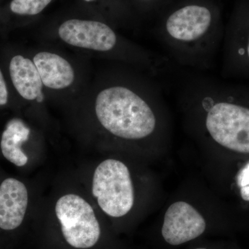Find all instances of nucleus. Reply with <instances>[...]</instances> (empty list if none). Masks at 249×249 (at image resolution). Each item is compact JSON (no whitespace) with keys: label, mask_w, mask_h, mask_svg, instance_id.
<instances>
[{"label":"nucleus","mask_w":249,"mask_h":249,"mask_svg":"<svg viewBox=\"0 0 249 249\" xmlns=\"http://www.w3.org/2000/svg\"><path fill=\"white\" fill-rule=\"evenodd\" d=\"M178 94L202 113L203 125L213 142L249 154V79L232 83L192 75L185 78Z\"/></svg>","instance_id":"f257e3e1"},{"label":"nucleus","mask_w":249,"mask_h":249,"mask_svg":"<svg viewBox=\"0 0 249 249\" xmlns=\"http://www.w3.org/2000/svg\"><path fill=\"white\" fill-rule=\"evenodd\" d=\"M224 36L211 9L191 4L170 14L157 37L178 65L206 71L213 66Z\"/></svg>","instance_id":"f03ea898"},{"label":"nucleus","mask_w":249,"mask_h":249,"mask_svg":"<svg viewBox=\"0 0 249 249\" xmlns=\"http://www.w3.org/2000/svg\"><path fill=\"white\" fill-rule=\"evenodd\" d=\"M162 92L157 82L147 80L142 90L126 85H111L98 93L95 112L111 135L128 141L157 135Z\"/></svg>","instance_id":"7ed1b4c3"},{"label":"nucleus","mask_w":249,"mask_h":249,"mask_svg":"<svg viewBox=\"0 0 249 249\" xmlns=\"http://www.w3.org/2000/svg\"><path fill=\"white\" fill-rule=\"evenodd\" d=\"M92 194L107 215L121 217L128 213L133 207L134 193L127 165L111 159L101 162L93 173Z\"/></svg>","instance_id":"20e7f679"},{"label":"nucleus","mask_w":249,"mask_h":249,"mask_svg":"<svg viewBox=\"0 0 249 249\" xmlns=\"http://www.w3.org/2000/svg\"><path fill=\"white\" fill-rule=\"evenodd\" d=\"M64 238L73 248H91L99 240L101 227L94 211L85 199L67 194L58 199L55 206Z\"/></svg>","instance_id":"39448f33"},{"label":"nucleus","mask_w":249,"mask_h":249,"mask_svg":"<svg viewBox=\"0 0 249 249\" xmlns=\"http://www.w3.org/2000/svg\"><path fill=\"white\" fill-rule=\"evenodd\" d=\"M58 35L69 45L99 52L116 50L119 43L114 30L98 21L69 19L59 27Z\"/></svg>","instance_id":"423d86ee"},{"label":"nucleus","mask_w":249,"mask_h":249,"mask_svg":"<svg viewBox=\"0 0 249 249\" xmlns=\"http://www.w3.org/2000/svg\"><path fill=\"white\" fill-rule=\"evenodd\" d=\"M221 73L225 79H249V18L228 28L223 39Z\"/></svg>","instance_id":"0eeeda50"},{"label":"nucleus","mask_w":249,"mask_h":249,"mask_svg":"<svg viewBox=\"0 0 249 249\" xmlns=\"http://www.w3.org/2000/svg\"><path fill=\"white\" fill-rule=\"evenodd\" d=\"M206 228L204 218L193 206L177 201L165 212L161 234L167 243L178 246L197 238Z\"/></svg>","instance_id":"6e6552de"},{"label":"nucleus","mask_w":249,"mask_h":249,"mask_svg":"<svg viewBox=\"0 0 249 249\" xmlns=\"http://www.w3.org/2000/svg\"><path fill=\"white\" fill-rule=\"evenodd\" d=\"M27 187L14 178L0 185V229L12 231L22 224L28 207Z\"/></svg>","instance_id":"1a4fd4ad"},{"label":"nucleus","mask_w":249,"mask_h":249,"mask_svg":"<svg viewBox=\"0 0 249 249\" xmlns=\"http://www.w3.org/2000/svg\"><path fill=\"white\" fill-rule=\"evenodd\" d=\"M33 62L47 88L63 89L73 84L74 70L70 62L58 54L40 52L34 56Z\"/></svg>","instance_id":"9d476101"},{"label":"nucleus","mask_w":249,"mask_h":249,"mask_svg":"<svg viewBox=\"0 0 249 249\" xmlns=\"http://www.w3.org/2000/svg\"><path fill=\"white\" fill-rule=\"evenodd\" d=\"M10 76L15 88L24 99L37 102L43 101L42 80L34 62L20 55L11 59Z\"/></svg>","instance_id":"9b49d317"},{"label":"nucleus","mask_w":249,"mask_h":249,"mask_svg":"<svg viewBox=\"0 0 249 249\" xmlns=\"http://www.w3.org/2000/svg\"><path fill=\"white\" fill-rule=\"evenodd\" d=\"M30 134V129L22 120L14 119L9 121L1 135V152L5 158L16 166L27 164L28 157L22 151L23 142H27Z\"/></svg>","instance_id":"f8f14e48"},{"label":"nucleus","mask_w":249,"mask_h":249,"mask_svg":"<svg viewBox=\"0 0 249 249\" xmlns=\"http://www.w3.org/2000/svg\"><path fill=\"white\" fill-rule=\"evenodd\" d=\"M52 0H12L10 9L21 16H36L42 12Z\"/></svg>","instance_id":"ddd939ff"},{"label":"nucleus","mask_w":249,"mask_h":249,"mask_svg":"<svg viewBox=\"0 0 249 249\" xmlns=\"http://www.w3.org/2000/svg\"><path fill=\"white\" fill-rule=\"evenodd\" d=\"M237 183L240 188L242 199L249 201V162L239 172L237 176Z\"/></svg>","instance_id":"4468645a"},{"label":"nucleus","mask_w":249,"mask_h":249,"mask_svg":"<svg viewBox=\"0 0 249 249\" xmlns=\"http://www.w3.org/2000/svg\"><path fill=\"white\" fill-rule=\"evenodd\" d=\"M8 97H9V93H8L7 87H6L2 73L0 70V106H4L7 103Z\"/></svg>","instance_id":"2eb2a0df"},{"label":"nucleus","mask_w":249,"mask_h":249,"mask_svg":"<svg viewBox=\"0 0 249 249\" xmlns=\"http://www.w3.org/2000/svg\"><path fill=\"white\" fill-rule=\"evenodd\" d=\"M85 1H88V2H90V1H95V0H84Z\"/></svg>","instance_id":"dca6fc26"},{"label":"nucleus","mask_w":249,"mask_h":249,"mask_svg":"<svg viewBox=\"0 0 249 249\" xmlns=\"http://www.w3.org/2000/svg\"><path fill=\"white\" fill-rule=\"evenodd\" d=\"M194 249H205V248H196Z\"/></svg>","instance_id":"f3484780"},{"label":"nucleus","mask_w":249,"mask_h":249,"mask_svg":"<svg viewBox=\"0 0 249 249\" xmlns=\"http://www.w3.org/2000/svg\"><path fill=\"white\" fill-rule=\"evenodd\" d=\"M142 1H152V0H142Z\"/></svg>","instance_id":"a211bd4d"}]
</instances>
